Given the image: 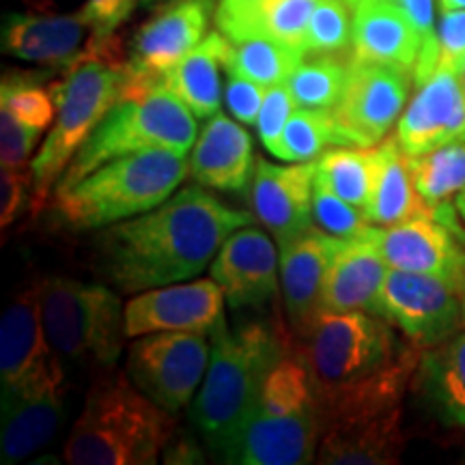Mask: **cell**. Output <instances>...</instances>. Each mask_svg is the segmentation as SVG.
I'll list each match as a JSON object with an SVG mask.
<instances>
[{"label": "cell", "mask_w": 465, "mask_h": 465, "mask_svg": "<svg viewBox=\"0 0 465 465\" xmlns=\"http://www.w3.org/2000/svg\"><path fill=\"white\" fill-rule=\"evenodd\" d=\"M229 3H248V0H229Z\"/></svg>", "instance_id": "53"}, {"label": "cell", "mask_w": 465, "mask_h": 465, "mask_svg": "<svg viewBox=\"0 0 465 465\" xmlns=\"http://www.w3.org/2000/svg\"><path fill=\"white\" fill-rule=\"evenodd\" d=\"M138 0H86L80 14L91 26L93 37H113L127 17L132 15Z\"/></svg>", "instance_id": "46"}, {"label": "cell", "mask_w": 465, "mask_h": 465, "mask_svg": "<svg viewBox=\"0 0 465 465\" xmlns=\"http://www.w3.org/2000/svg\"><path fill=\"white\" fill-rule=\"evenodd\" d=\"M438 5H440V14L441 11L465 9V0H438Z\"/></svg>", "instance_id": "48"}, {"label": "cell", "mask_w": 465, "mask_h": 465, "mask_svg": "<svg viewBox=\"0 0 465 465\" xmlns=\"http://www.w3.org/2000/svg\"><path fill=\"white\" fill-rule=\"evenodd\" d=\"M463 325H465V291H463Z\"/></svg>", "instance_id": "52"}, {"label": "cell", "mask_w": 465, "mask_h": 465, "mask_svg": "<svg viewBox=\"0 0 465 465\" xmlns=\"http://www.w3.org/2000/svg\"><path fill=\"white\" fill-rule=\"evenodd\" d=\"M455 207H457V212H459V218H461V220H463V224H465V190L461 192V194L457 196Z\"/></svg>", "instance_id": "49"}, {"label": "cell", "mask_w": 465, "mask_h": 465, "mask_svg": "<svg viewBox=\"0 0 465 465\" xmlns=\"http://www.w3.org/2000/svg\"><path fill=\"white\" fill-rule=\"evenodd\" d=\"M224 291L212 276L185 284H166L125 302V336L155 332L209 334L224 317Z\"/></svg>", "instance_id": "14"}, {"label": "cell", "mask_w": 465, "mask_h": 465, "mask_svg": "<svg viewBox=\"0 0 465 465\" xmlns=\"http://www.w3.org/2000/svg\"><path fill=\"white\" fill-rule=\"evenodd\" d=\"M300 341L315 397L371 380L411 345L399 341L392 323L366 311L322 312Z\"/></svg>", "instance_id": "7"}, {"label": "cell", "mask_w": 465, "mask_h": 465, "mask_svg": "<svg viewBox=\"0 0 465 465\" xmlns=\"http://www.w3.org/2000/svg\"><path fill=\"white\" fill-rule=\"evenodd\" d=\"M438 37L440 67L465 75V9L441 11Z\"/></svg>", "instance_id": "45"}, {"label": "cell", "mask_w": 465, "mask_h": 465, "mask_svg": "<svg viewBox=\"0 0 465 465\" xmlns=\"http://www.w3.org/2000/svg\"><path fill=\"white\" fill-rule=\"evenodd\" d=\"M203 332H155L138 336L127 351V377L162 410L177 414L196 397L209 366Z\"/></svg>", "instance_id": "10"}, {"label": "cell", "mask_w": 465, "mask_h": 465, "mask_svg": "<svg viewBox=\"0 0 465 465\" xmlns=\"http://www.w3.org/2000/svg\"><path fill=\"white\" fill-rule=\"evenodd\" d=\"M65 392L67 388H61L35 397L3 401V463L22 461L50 444L65 416Z\"/></svg>", "instance_id": "28"}, {"label": "cell", "mask_w": 465, "mask_h": 465, "mask_svg": "<svg viewBox=\"0 0 465 465\" xmlns=\"http://www.w3.org/2000/svg\"><path fill=\"white\" fill-rule=\"evenodd\" d=\"M388 270L391 265L369 229L351 240H342L325 276L323 312H375Z\"/></svg>", "instance_id": "24"}, {"label": "cell", "mask_w": 465, "mask_h": 465, "mask_svg": "<svg viewBox=\"0 0 465 465\" xmlns=\"http://www.w3.org/2000/svg\"><path fill=\"white\" fill-rule=\"evenodd\" d=\"M349 61L336 54H311L287 78V89L298 108L332 110L341 102L347 84Z\"/></svg>", "instance_id": "35"}, {"label": "cell", "mask_w": 465, "mask_h": 465, "mask_svg": "<svg viewBox=\"0 0 465 465\" xmlns=\"http://www.w3.org/2000/svg\"><path fill=\"white\" fill-rule=\"evenodd\" d=\"M250 134L223 113L209 116L190 155L192 182L220 192H240L254 174Z\"/></svg>", "instance_id": "23"}, {"label": "cell", "mask_w": 465, "mask_h": 465, "mask_svg": "<svg viewBox=\"0 0 465 465\" xmlns=\"http://www.w3.org/2000/svg\"><path fill=\"white\" fill-rule=\"evenodd\" d=\"M254 218L205 185H185L141 216L106 226L95 240L97 272L127 295L185 282L212 265L223 243Z\"/></svg>", "instance_id": "1"}, {"label": "cell", "mask_w": 465, "mask_h": 465, "mask_svg": "<svg viewBox=\"0 0 465 465\" xmlns=\"http://www.w3.org/2000/svg\"><path fill=\"white\" fill-rule=\"evenodd\" d=\"M231 42V39H229ZM304 50L270 37L231 42L224 56V72L252 80L265 89L284 84L295 67L304 61Z\"/></svg>", "instance_id": "32"}, {"label": "cell", "mask_w": 465, "mask_h": 465, "mask_svg": "<svg viewBox=\"0 0 465 465\" xmlns=\"http://www.w3.org/2000/svg\"><path fill=\"white\" fill-rule=\"evenodd\" d=\"M229 44L226 35L209 31L207 37L164 75L168 89L199 119H209L220 113V104H223L220 69H224Z\"/></svg>", "instance_id": "29"}, {"label": "cell", "mask_w": 465, "mask_h": 465, "mask_svg": "<svg viewBox=\"0 0 465 465\" xmlns=\"http://www.w3.org/2000/svg\"><path fill=\"white\" fill-rule=\"evenodd\" d=\"M414 74L386 63L349 58L347 84L332 108L342 147H377L399 124Z\"/></svg>", "instance_id": "11"}, {"label": "cell", "mask_w": 465, "mask_h": 465, "mask_svg": "<svg viewBox=\"0 0 465 465\" xmlns=\"http://www.w3.org/2000/svg\"><path fill=\"white\" fill-rule=\"evenodd\" d=\"M278 270L281 257L274 242L257 226L248 224L223 243L209 265V276L223 287L231 308L261 311L276 300Z\"/></svg>", "instance_id": "15"}, {"label": "cell", "mask_w": 465, "mask_h": 465, "mask_svg": "<svg viewBox=\"0 0 465 465\" xmlns=\"http://www.w3.org/2000/svg\"><path fill=\"white\" fill-rule=\"evenodd\" d=\"M218 0H168L136 33L130 67L147 75H164L207 37Z\"/></svg>", "instance_id": "17"}, {"label": "cell", "mask_w": 465, "mask_h": 465, "mask_svg": "<svg viewBox=\"0 0 465 465\" xmlns=\"http://www.w3.org/2000/svg\"><path fill=\"white\" fill-rule=\"evenodd\" d=\"M58 353L52 349L42 317V284L15 295L0 322V381L3 392L31 380Z\"/></svg>", "instance_id": "21"}, {"label": "cell", "mask_w": 465, "mask_h": 465, "mask_svg": "<svg viewBox=\"0 0 465 465\" xmlns=\"http://www.w3.org/2000/svg\"><path fill=\"white\" fill-rule=\"evenodd\" d=\"M369 232L394 270L441 278L465 291V224L455 203L401 224H371Z\"/></svg>", "instance_id": "9"}, {"label": "cell", "mask_w": 465, "mask_h": 465, "mask_svg": "<svg viewBox=\"0 0 465 465\" xmlns=\"http://www.w3.org/2000/svg\"><path fill=\"white\" fill-rule=\"evenodd\" d=\"M125 78L127 58L121 56L114 35H91L83 54L63 69V78L50 86L56 102V119L28 166L33 216L42 212L74 155L119 100Z\"/></svg>", "instance_id": "2"}, {"label": "cell", "mask_w": 465, "mask_h": 465, "mask_svg": "<svg viewBox=\"0 0 465 465\" xmlns=\"http://www.w3.org/2000/svg\"><path fill=\"white\" fill-rule=\"evenodd\" d=\"M407 162L418 196L429 209L450 205L465 190V134Z\"/></svg>", "instance_id": "33"}, {"label": "cell", "mask_w": 465, "mask_h": 465, "mask_svg": "<svg viewBox=\"0 0 465 465\" xmlns=\"http://www.w3.org/2000/svg\"><path fill=\"white\" fill-rule=\"evenodd\" d=\"M322 422L317 407L289 416L252 410L235 431L212 449L220 461L242 465H300L317 457Z\"/></svg>", "instance_id": "13"}, {"label": "cell", "mask_w": 465, "mask_h": 465, "mask_svg": "<svg viewBox=\"0 0 465 465\" xmlns=\"http://www.w3.org/2000/svg\"><path fill=\"white\" fill-rule=\"evenodd\" d=\"M345 0H319L308 22L302 50L311 54H339L353 42V15Z\"/></svg>", "instance_id": "38"}, {"label": "cell", "mask_w": 465, "mask_h": 465, "mask_svg": "<svg viewBox=\"0 0 465 465\" xmlns=\"http://www.w3.org/2000/svg\"><path fill=\"white\" fill-rule=\"evenodd\" d=\"M31 173L26 168H3L0 173V224L7 229L31 207Z\"/></svg>", "instance_id": "44"}, {"label": "cell", "mask_w": 465, "mask_h": 465, "mask_svg": "<svg viewBox=\"0 0 465 465\" xmlns=\"http://www.w3.org/2000/svg\"><path fill=\"white\" fill-rule=\"evenodd\" d=\"M465 134V75L438 67L420 84L397 124V143L407 158L422 155Z\"/></svg>", "instance_id": "16"}, {"label": "cell", "mask_w": 465, "mask_h": 465, "mask_svg": "<svg viewBox=\"0 0 465 465\" xmlns=\"http://www.w3.org/2000/svg\"><path fill=\"white\" fill-rule=\"evenodd\" d=\"M410 17L422 37V50L414 69V84H420L440 67V37L435 28V0H392Z\"/></svg>", "instance_id": "40"}, {"label": "cell", "mask_w": 465, "mask_h": 465, "mask_svg": "<svg viewBox=\"0 0 465 465\" xmlns=\"http://www.w3.org/2000/svg\"><path fill=\"white\" fill-rule=\"evenodd\" d=\"M375 315L392 323L416 347H435L463 325V293L441 278L391 267L377 298Z\"/></svg>", "instance_id": "12"}, {"label": "cell", "mask_w": 465, "mask_h": 465, "mask_svg": "<svg viewBox=\"0 0 465 465\" xmlns=\"http://www.w3.org/2000/svg\"><path fill=\"white\" fill-rule=\"evenodd\" d=\"M411 391L441 427L465 431V328L422 349Z\"/></svg>", "instance_id": "25"}, {"label": "cell", "mask_w": 465, "mask_h": 465, "mask_svg": "<svg viewBox=\"0 0 465 465\" xmlns=\"http://www.w3.org/2000/svg\"><path fill=\"white\" fill-rule=\"evenodd\" d=\"M173 416L106 369L86 394L63 457L72 465H153L174 440Z\"/></svg>", "instance_id": "3"}, {"label": "cell", "mask_w": 465, "mask_h": 465, "mask_svg": "<svg viewBox=\"0 0 465 465\" xmlns=\"http://www.w3.org/2000/svg\"><path fill=\"white\" fill-rule=\"evenodd\" d=\"M194 143V113L168 89L164 78L134 72L127 61V78L119 100L74 155L56 188L80 182L121 155L144 149L188 153Z\"/></svg>", "instance_id": "5"}, {"label": "cell", "mask_w": 465, "mask_h": 465, "mask_svg": "<svg viewBox=\"0 0 465 465\" xmlns=\"http://www.w3.org/2000/svg\"><path fill=\"white\" fill-rule=\"evenodd\" d=\"M380 177H377L373 196L364 209V216L373 226H392L411 220L431 209L418 196L410 162L399 147L397 136L380 143Z\"/></svg>", "instance_id": "30"}, {"label": "cell", "mask_w": 465, "mask_h": 465, "mask_svg": "<svg viewBox=\"0 0 465 465\" xmlns=\"http://www.w3.org/2000/svg\"><path fill=\"white\" fill-rule=\"evenodd\" d=\"M315 174L317 160L289 166L272 164L263 158L257 160L250 203L254 216L263 223L278 243L315 226L312 218Z\"/></svg>", "instance_id": "19"}, {"label": "cell", "mask_w": 465, "mask_h": 465, "mask_svg": "<svg viewBox=\"0 0 465 465\" xmlns=\"http://www.w3.org/2000/svg\"><path fill=\"white\" fill-rule=\"evenodd\" d=\"M190 177L188 153L144 149L54 190V213L78 231L106 229L158 207Z\"/></svg>", "instance_id": "6"}, {"label": "cell", "mask_w": 465, "mask_h": 465, "mask_svg": "<svg viewBox=\"0 0 465 465\" xmlns=\"http://www.w3.org/2000/svg\"><path fill=\"white\" fill-rule=\"evenodd\" d=\"M342 237L312 226L281 246V287L284 311L295 336H304L323 312V289L330 263Z\"/></svg>", "instance_id": "18"}, {"label": "cell", "mask_w": 465, "mask_h": 465, "mask_svg": "<svg viewBox=\"0 0 465 465\" xmlns=\"http://www.w3.org/2000/svg\"><path fill=\"white\" fill-rule=\"evenodd\" d=\"M295 110H298V104H295L293 95L289 93L287 84H274L267 89L263 106H261L259 119L254 125H257L261 144L276 158L278 151H281L284 127H287Z\"/></svg>", "instance_id": "41"}, {"label": "cell", "mask_w": 465, "mask_h": 465, "mask_svg": "<svg viewBox=\"0 0 465 465\" xmlns=\"http://www.w3.org/2000/svg\"><path fill=\"white\" fill-rule=\"evenodd\" d=\"M401 414L403 411L397 407L323 424L317 461L323 465L397 463L405 449Z\"/></svg>", "instance_id": "20"}, {"label": "cell", "mask_w": 465, "mask_h": 465, "mask_svg": "<svg viewBox=\"0 0 465 465\" xmlns=\"http://www.w3.org/2000/svg\"><path fill=\"white\" fill-rule=\"evenodd\" d=\"M312 218L319 229L330 232V235L351 240V237L362 235L369 229L362 209L353 207L351 203L341 199L332 190L325 188L315 179V190H312Z\"/></svg>", "instance_id": "39"}, {"label": "cell", "mask_w": 465, "mask_h": 465, "mask_svg": "<svg viewBox=\"0 0 465 465\" xmlns=\"http://www.w3.org/2000/svg\"><path fill=\"white\" fill-rule=\"evenodd\" d=\"M345 3H347L349 7H351V9H356L358 5H362V3H369V0H345Z\"/></svg>", "instance_id": "51"}, {"label": "cell", "mask_w": 465, "mask_h": 465, "mask_svg": "<svg viewBox=\"0 0 465 465\" xmlns=\"http://www.w3.org/2000/svg\"><path fill=\"white\" fill-rule=\"evenodd\" d=\"M328 147H342L332 110L298 108L284 127L278 160L315 162Z\"/></svg>", "instance_id": "36"}, {"label": "cell", "mask_w": 465, "mask_h": 465, "mask_svg": "<svg viewBox=\"0 0 465 465\" xmlns=\"http://www.w3.org/2000/svg\"><path fill=\"white\" fill-rule=\"evenodd\" d=\"M166 463H196L203 461L201 450L190 440H173L164 450Z\"/></svg>", "instance_id": "47"}, {"label": "cell", "mask_w": 465, "mask_h": 465, "mask_svg": "<svg viewBox=\"0 0 465 465\" xmlns=\"http://www.w3.org/2000/svg\"><path fill=\"white\" fill-rule=\"evenodd\" d=\"M381 155L377 147H336L317 160L315 179L353 207L366 209L380 177Z\"/></svg>", "instance_id": "31"}, {"label": "cell", "mask_w": 465, "mask_h": 465, "mask_svg": "<svg viewBox=\"0 0 465 465\" xmlns=\"http://www.w3.org/2000/svg\"><path fill=\"white\" fill-rule=\"evenodd\" d=\"M319 0H218V31L231 42L270 37L302 48L304 33Z\"/></svg>", "instance_id": "27"}, {"label": "cell", "mask_w": 465, "mask_h": 465, "mask_svg": "<svg viewBox=\"0 0 465 465\" xmlns=\"http://www.w3.org/2000/svg\"><path fill=\"white\" fill-rule=\"evenodd\" d=\"M143 5H147V7H153V5H162V3H168V0H141Z\"/></svg>", "instance_id": "50"}, {"label": "cell", "mask_w": 465, "mask_h": 465, "mask_svg": "<svg viewBox=\"0 0 465 465\" xmlns=\"http://www.w3.org/2000/svg\"><path fill=\"white\" fill-rule=\"evenodd\" d=\"M42 317L50 345L63 360L106 371L124 351L125 304L106 284L44 281Z\"/></svg>", "instance_id": "8"}, {"label": "cell", "mask_w": 465, "mask_h": 465, "mask_svg": "<svg viewBox=\"0 0 465 465\" xmlns=\"http://www.w3.org/2000/svg\"><path fill=\"white\" fill-rule=\"evenodd\" d=\"M42 132L22 125L14 116L0 110V162L3 168H26L28 158L37 149Z\"/></svg>", "instance_id": "42"}, {"label": "cell", "mask_w": 465, "mask_h": 465, "mask_svg": "<svg viewBox=\"0 0 465 465\" xmlns=\"http://www.w3.org/2000/svg\"><path fill=\"white\" fill-rule=\"evenodd\" d=\"M353 58L386 63L414 74L422 37L397 3L369 0L353 9Z\"/></svg>", "instance_id": "26"}, {"label": "cell", "mask_w": 465, "mask_h": 465, "mask_svg": "<svg viewBox=\"0 0 465 465\" xmlns=\"http://www.w3.org/2000/svg\"><path fill=\"white\" fill-rule=\"evenodd\" d=\"M312 407H317V403L311 371H308L300 342L295 341L293 347L278 360L274 369L267 375L259 403L254 410H261L272 416H289L312 410Z\"/></svg>", "instance_id": "34"}, {"label": "cell", "mask_w": 465, "mask_h": 465, "mask_svg": "<svg viewBox=\"0 0 465 465\" xmlns=\"http://www.w3.org/2000/svg\"><path fill=\"white\" fill-rule=\"evenodd\" d=\"M93 33L83 14H11L3 22V52L20 61L67 69L83 54Z\"/></svg>", "instance_id": "22"}, {"label": "cell", "mask_w": 465, "mask_h": 465, "mask_svg": "<svg viewBox=\"0 0 465 465\" xmlns=\"http://www.w3.org/2000/svg\"><path fill=\"white\" fill-rule=\"evenodd\" d=\"M265 86H261L252 80L242 78V75L226 74L224 84V102L229 113L235 116L243 125H254L259 119L261 106L265 100Z\"/></svg>", "instance_id": "43"}, {"label": "cell", "mask_w": 465, "mask_h": 465, "mask_svg": "<svg viewBox=\"0 0 465 465\" xmlns=\"http://www.w3.org/2000/svg\"><path fill=\"white\" fill-rule=\"evenodd\" d=\"M0 110L9 113L22 125L45 132L56 119V102L31 74L11 72L0 84Z\"/></svg>", "instance_id": "37"}, {"label": "cell", "mask_w": 465, "mask_h": 465, "mask_svg": "<svg viewBox=\"0 0 465 465\" xmlns=\"http://www.w3.org/2000/svg\"><path fill=\"white\" fill-rule=\"evenodd\" d=\"M209 336V366L190 405V420L209 444H216L257 407L267 375L293 347L295 336L278 322H248L231 330L226 317Z\"/></svg>", "instance_id": "4"}]
</instances>
